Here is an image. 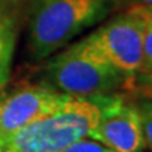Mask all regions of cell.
Masks as SVG:
<instances>
[{
	"instance_id": "6da1fadb",
	"label": "cell",
	"mask_w": 152,
	"mask_h": 152,
	"mask_svg": "<svg viewBox=\"0 0 152 152\" xmlns=\"http://www.w3.org/2000/svg\"><path fill=\"white\" fill-rule=\"evenodd\" d=\"M113 0H34L28 48L44 59L109 16Z\"/></svg>"
},
{
	"instance_id": "7a4b0ae2",
	"label": "cell",
	"mask_w": 152,
	"mask_h": 152,
	"mask_svg": "<svg viewBox=\"0 0 152 152\" xmlns=\"http://www.w3.org/2000/svg\"><path fill=\"white\" fill-rule=\"evenodd\" d=\"M45 77L62 93L94 97L114 93L127 82L128 75L111 65L87 35L55 55L47 64Z\"/></svg>"
},
{
	"instance_id": "3957f363",
	"label": "cell",
	"mask_w": 152,
	"mask_h": 152,
	"mask_svg": "<svg viewBox=\"0 0 152 152\" xmlns=\"http://www.w3.org/2000/svg\"><path fill=\"white\" fill-rule=\"evenodd\" d=\"M100 117L92 97H72L58 111L35 120L7 138L0 152H59L86 138Z\"/></svg>"
},
{
	"instance_id": "277c9868",
	"label": "cell",
	"mask_w": 152,
	"mask_h": 152,
	"mask_svg": "<svg viewBox=\"0 0 152 152\" xmlns=\"http://www.w3.org/2000/svg\"><path fill=\"white\" fill-rule=\"evenodd\" d=\"M92 39L118 71L132 75L141 71L144 56V18L137 7L114 16L90 34Z\"/></svg>"
},
{
	"instance_id": "5b68a950",
	"label": "cell",
	"mask_w": 152,
	"mask_h": 152,
	"mask_svg": "<svg viewBox=\"0 0 152 152\" xmlns=\"http://www.w3.org/2000/svg\"><path fill=\"white\" fill-rule=\"evenodd\" d=\"M92 99L100 109V117L87 138L115 152H141L145 145L137 104L117 93Z\"/></svg>"
},
{
	"instance_id": "8992f818",
	"label": "cell",
	"mask_w": 152,
	"mask_h": 152,
	"mask_svg": "<svg viewBox=\"0 0 152 152\" xmlns=\"http://www.w3.org/2000/svg\"><path fill=\"white\" fill-rule=\"evenodd\" d=\"M72 97L48 86H24L0 99V145L23 127L58 111Z\"/></svg>"
},
{
	"instance_id": "52a82bcc",
	"label": "cell",
	"mask_w": 152,
	"mask_h": 152,
	"mask_svg": "<svg viewBox=\"0 0 152 152\" xmlns=\"http://www.w3.org/2000/svg\"><path fill=\"white\" fill-rule=\"evenodd\" d=\"M17 7L18 0H0V89L11 72L17 38Z\"/></svg>"
},
{
	"instance_id": "ba28073f",
	"label": "cell",
	"mask_w": 152,
	"mask_h": 152,
	"mask_svg": "<svg viewBox=\"0 0 152 152\" xmlns=\"http://www.w3.org/2000/svg\"><path fill=\"white\" fill-rule=\"evenodd\" d=\"M144 18V56L140 72L152 71V6H135Z\"/></svg>"
},
{
	"instance_id": "9c48e42d",
	"label": "cell",
	"mask_w": 152,
	"mask_h": 152,
	"mask_svg": "<svg viewBox=\"0 0 152 152\" xmlns=\"http://www.w3.org/2000/svg\"><path fill=\"white\" fill-rule=\"evenodd\" d=\"M135 104L138 113H140V120H141L144 145H145V148L152 151V100L142 99Z\"/></svg>"
},
{
	"instance_id": "30bf717a",
	"label": "cell",
	"mask_w": 152,
	"mask_h": 152,
	"mask_svg": "<svg viewBox=\"0 0 152 152\" xmlns=\"http://www.w3.org/2000/svg\"><path fill=\"white\" fill-rule=\"evenodd\" d=\"M59 152H115L113 149L107 148L106 145L100 144V142L94 141V140H87L86 138H80L77 141L69 144Z\"/></svg>"
},
{
	"instance_id": "8fae6325",
	"label": "cell",
	"mask_w": 152,
	"mask_h": 152,
	"mask_svg": "<svg viewBox=\"0 0 152 152\" xmlns=\"http://www.w3.org/2000/svg\"><path fill=\"white\" fill-rule=\"evenodd\" d=\"M140 93L145 99L152 100V73L151 72H142V77L138 82V87H137Z\"/></svg>"
},
{
	"instance_id": "7c38bea8",
	"label": "cell",
	"mask_w": 152,
	"mask_h": 152,
	"mask_svg": "<svg viewBox=\"0 0 152 152\" xmlns=\"http://www.w3.org/2000/svg\"><path fill=\"white\" fill-rule=\"evenodd\" d=\"M118 4L121 7L125 9H130V7H135V6H140V7H145V6H152V0H113V6Z\"/></svg>"
},
{
	"instance_id": "4fadbf2b",
	"label": "cell",
	"mask_w": 152,
	"mask_h": 152,
	"mask_svg": "<svg viewBox=\"0 0 152 152\" xmlns=\"http://www.w3.org/2000/svg\"><path fill=\"white\" fill-rule=\"evenodd\" d=\"M151 73H152V71H151Z\"/></svg>"
}]
</instances>
